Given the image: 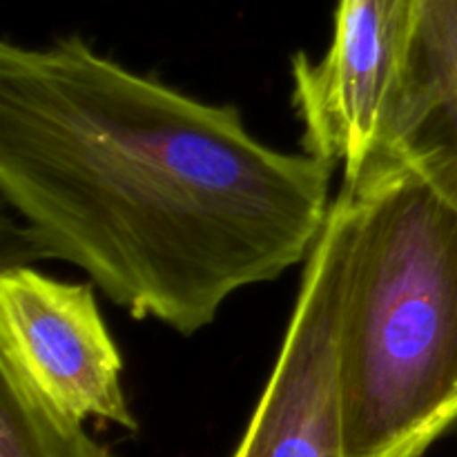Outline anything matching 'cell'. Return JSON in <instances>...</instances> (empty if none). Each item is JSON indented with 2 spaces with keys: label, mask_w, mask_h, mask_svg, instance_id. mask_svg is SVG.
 Returning a JSON list of instances; mask_svg holds the SVG:
<instances>
[{
  "label": "cell",
  "mask_w": 457,
  "mask_h": 457,
  "mask_svg": "<svg viewBox=\"0 0 457 457\" xmlns=\"http://www.w3.org/2000/svg\"><path fill=\"white\" fill-rule=\"evenodd\" d=\"M335 165L254 137L83 36L0 45V195L31 257L61 259L134 320L190 337L306 263Z\"/></svg>",
  "instance_id": "1"
},
{
  "label": "cell",
  "mask_w": 457,
  "mask_h": 457,
  "mask_svg": "<svg viewBox=\"0 0 457 457\" xmlns=\"http://www.w3.org/2000/svg\"><path fill=\"white\" fill-rule=\"evenodd\" d=\"M337 320L344 457H422L457 424V208L379 154L353 183Z\"/></svg>",
  "instance_id": "2"
},
{
  "label": "cell",
  "mask_w": 457,
  "mask_h": 457,
  "mask_svg": "<svg viewBox=\"0 0 457 457\" xmlns=\"http://www.w3.org/2000/svg\"><path fill=\"white\" fill-rule=\"evenodd\" d=\"M418 0H339L320 61L293 56V107L303 150L342 165L344 183L375 159L411 61Z\"/></svg>",
  "instance_id": "3"
},
{
  "label": "cell",
  "mask_w": 457,
  "mask_h": 457,
  "mask_svg": "<svg viewBox=\"0 0 457 457\" xmlns=\"http://www.w3.org/2000/svg\"><path fill=\"white\" fill-rule=\"evenodd\" d=\"M355 228L348 186L303 263L275 369L232 457H344L337 393V320Z\"/></svg>",
  "instance_id": "4"
},
{
  "label": "cell",
  "mask_w": 457,
  "mask_h": 457,
  "mask_svg": "<svg viewBox=\"0 0 457 457\" xmlns=\"http://www.w3.org/2000/svg\"><path fill=\"white\" fill-rule=\"evenodd\" d=\"M96 286L54 279L29 266L0 275V364L71 418L137 431L123 357L101 315Z\"/></svg>",
  "instance_id": "5"
},
{
  "label": "cell",
  "mask_w": 457,
  "mask_h": 457,
  "mask_svg": "<svg viewBox=\"0 0 457 457\" xmlns=\"http://www.w3.org/2000/svg\"><path fill=\"white\" fill-rule=\"evenodd\" d=\"M457 208V0H418L411 61L382 147Z\"/></svg>",
  "instance_id": "6"
},
{
  "label": "cell",
  "mask_w": 457,
  "mask_h": 457,
  "mask_svg": "<svg viewBox=\"0 0 457 457\" xmlns=\"http://www.w3.org/2000/svg\"><path fill=\"white\" fill-rule=\"evenodd\" d=\"M0 457H116L83 422L45 400L25 378L0 364Z\"/></svg>",
  "instance_id": "7"
}]
</instances>
